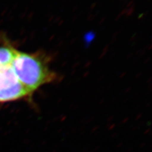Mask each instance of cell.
Instances as JSON below:
<instances>
[{
	"mask_svg": "<svg viewBox=\"0 0 152 152\" xmlns=\"http://www.w3.org/2000/svg\"><path fill=\"white\" fill-rule=\"evenodd\" d=\"M18 51L10 46L0 47V67L11 65Z\"/></svg>",
	"mask_w": 152,
	"mask_h": 152,
	"instance_id": "3",
	"label": "cell"
},
{
	"mask_svg": "<svg viewBox=\"0 0 152 152\" xmlns=\"http://www.w3.org/2000/svg\"><path fill=\"white\" fill-rule=\"evenodd\" d=\"M11 67L19 82L31 95L42 86L56 79V74L50 68L47 56L41 52L27 53L18 51Z\"/></svg>",
	"mask_w": 152,
	"mask_h": 152,
	"instance_id": "1",
	"label": "cell"
},
{
	"mask_svg": "<svg viewBox=\"0 0 152 152\" xmlns=\"http://www.w3.org/2000/svg\"><path fill=\"white\" fill-rule=\"evenodd\" d=\"M30 96L19 82L11 65L0 67V102H13Z\"/></svg>",
	"mask_w": 152,
	"mask_h": 152,
	"instance_id": "2",
	"label": "cell"
}]
</instances>
